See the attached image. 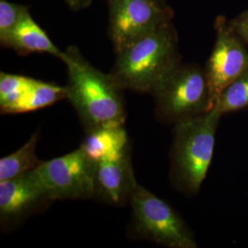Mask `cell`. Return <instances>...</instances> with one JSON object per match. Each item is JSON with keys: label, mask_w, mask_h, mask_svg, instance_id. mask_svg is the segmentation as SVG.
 I'll use <instances>...</instances> for the list:
<instances>
[{"label": "cell", "mask_w": 248, "mask_h": 248, "mask_svg": "<svg viewBox=\"0 0 248 248\" xmlns=\"http://www.w3.org/2000/svg\"><path fill=\"white\" fill-rule=\"evenodd\" d=\"M97 163L79 146L62 156L43 161L33 169L53 201L93 199Z\"/></svg>", "instance_id": "cell-7"}, {"label": "cell", "mask_w": 248, "mask_h": 248, "mask_svg": "<svg viewBox=\"0 0 248 248\" xmlns=\"http://www.w3.org/2000/svg\"><path fill=\"white\" fill-rule=\"evenodd\" d=\"M164 124H179L212 110L206 73L197 63L180 62L151 93Z\"/></svg>", "instance_id": "cell-4"}, {"label": "cell", "mask_w": 248, "mask_h": 248, "mask_svg": "<svg viewBox=\"0 0 248 248\" xmlns=\"http://www.w3.org/2000/svg\"><path fill=\"white\" fill-rule=\"evenodd\" d=\"M214 108L222 116L248 108V66L223 90Z\"/></svg>", "instance_id": "cell-15"}, {"label": "cell", "mask_w": 248, "mask_h": 248, "mask_svg": "<svg viewBox=\"0 0 248 248\" xmlns=\"http://www.w3.org/2000/svg\"><path fill=\"white\" fill-rule=\"evenodd\" d=\"M62 62L67 68L66 99L75 108L86 133L124 126V90L111 75L91 64L74 45L65 49Z\"/></svg>", "instance_id": "cell-1"}, {"label": "cell", "mask_w": 248, "mask_h": 248, "mask_svg": "<svg viewBox=\"0 0 248 248\" xmlns=\"http://www.w3.org/2000/svg\"><path fill=\"white\" fill-rule=\"evenodd\" d=\"M129 203L132 207V220L128 230L131 237L169 248L198 247L194 234L180 214L138 182Z\"/></svg>", "instance_id": "cell-5"}, {"label": "cell", "mask_w": 248, "mask_h": 248, "mask_svg": "<svg viewBox=\"0 0 248 248\" xmlns=\"http://www.w3.org/2000/svg\"><path fill=\"white\" fill-rule=\"evenodd\" d=\"M67 96L65 86L42 80H32L31 87L19 98L17 103L11 107L7 114H17L35 111L65 99Z\"/></svg>", "instance_id": "cell-13"}, {"label": "cell", "mask_w": 248, "mask_h": 248, "mask_svg": "<svg viewBox=\"0 0 248 248\" xmlns=\"http://www.w3.org/2000/svg\"><path fill=\"white\" fill-rule=\"evenodd\" d=\"M108 33L115 53L173 21L174 10L162 0H106Z\"/></svg>", "instance_id": "cell-6"}, {"label": "cell", "mask_w": 248, "mask_h": 248, "mask_svg": "<svg viewBox=\"0 0 248 248\" xmlns=\"http://www.w3.org/2000/svg\"><path fill=\"white\" fill-rule=\"evenodd\" d=\"M136 184L130 151L119 159L97 163L93 199L113 206H124L130 202Z\"/></svg>", "instance_id": "cell-10"}, {"label": "cell", "mask_w": 248, "mask_h": 248, "mask_svg": "<svg viewBox=\"0 0 248 248\" xmlns=\"http://www.w3.org/2000/svg\"><path fill=\"white\" fill-rule=\"evenodd\" d=\"M162 1H165V2H166V1H167V0H162Z\"/></svg>", "instance_id": "cell-20"}, {"label": "cell", "mask_w": 248, "mask_h": 248, "mask_svg": "<svg viewBox=\"0 0 248 248\" xmlns=\"http://www.w3.org/2000/svg\"><path fill=\"white\" fill-rule=\"evenodd\" d=\"M40 133L36 131L19 149L0 160V182L22 176L37 169L43 161L36 155Z\"/></svg>", "instance_id": "cell-14"}, {"label": "cell", "mask_w": 248, "mask_h": 248, "mask_svg": "<svg viewBox=\"0 0 248 248\" xmlns=\"http://www.w3.org/2000/svg\"><path fill=\"white\" fill-rule=\"evenodd\" d=\"M30 12L29 6L0 0V44L5 45L22 18Z\"/></svg>", "instance_id": "cell-17"}, {"label": "cell", "mask_w": 248, "mask_h": 248, "mask_svg": "<svg viewBox=\"0 0 248 248\" xmlns=\"http://www.w3.org/2000/svg\"><path fill=\"white\" fill-rule=\"evenodd\" d=\"M180 62L177 30L172 21L116 53L109 74L124 90L151 95Z\"/></svg>", "instance_id": "cell-2"}, {"label": "cell", "mask_w": 248, "mask_h": 248, "mask_svg": "<svg viewBox=\"0 0 248 248\" xmlns=\"http://www.w3.org/2000/svg\"><path fill=\"white\" fill-rule=\"evenodd\" d=\"M68 8L73 11H79L87 9L92 4V0H63Z\"/></svg>", "instance_id": "cell-19"}, {"label": "cell", "mask_w": 248, "mask_h": 248, "mask_svg": "<svg viewBox=\"0 0 248 248\" xmlns=\"http://www.w3.org/2000/svg\"><path fill=\"white\" fill-rule=\"evenodd\" d=\"M80 146L96 163L119 159L131 151L129 136L124 126L102 128L87 133Z\"/></svg>", "instance_id": "cell-12"}, {"label": "cell", "mask_w": 248, "mask_h": 248, "mask_svg": "<svg viewBox=\"0 0 248 248\" xmlns=\"http://www.w3.org/2000/svg\"><path fill=\"white\" fill-rule=\"evenodd\" d=\"M216 39L204 68L208 80L213 109L223 90L248 66L246 44L232 30L228 21L218 17L215 21Z\"/></svg>", "instance_id": "cell-8"}, {"label": "cell", "mask_w": 248, "mask_h": 248, "mask_svg": "<svg viewBox=\"0 0 248 248\" xmlns=\"http://www.w3.org/2000/svg\"><path fill=\"white\" fill-rule=\"evenodd\" d=\"M53 198L33 172L0 182V225L3 232L20 224L53 203Z\"/></svg>", "instance_id": "cell-9"}, {"label": "cell", "mask_w": 248, "mask_h": 248, "mask_svg": "<svg viewBox=\"0 0 248 248\" xmlns=\"http://www.w3.org/2000/svg\"><path fill=\"white\" fill-rule=\"evenodd\" d=\"M33 78L8 74L1 72L0 74V108L3 114H7L9 108L23 96L31 87Z\"/></svg>", "instance_id": "cell-16"}, {"label": "cell", "mask_w": 248, "mask_h": 248, "mask_svg": "<svg viewBox=\"0 0 248 248\" xmlns=\"http://www.w3.org/2000/svg\"><path fill=\"white\" fill-rule=\"evenodd\" d=\"M228 24L240 39L248 45V9L243 11L233 19L228 21Z\"/></svg>", "instance_id": "cell-18"}, {"label": "cell", "mask_w": 248, "mask_h": 248, "mask_svg": "<svg viewBox=\"0 0 248 248\" xmlns=\"http://www.w3.org/2000/svg\"><path fill=\"white\" fill-rule=\"evenodd\" d=\"M2 47L12 49L20 55L49 53L61 61L64 56V51L56 47L45 31L36 23L30 12L22 18Z\"/></svg>", "instance_id": "cell-11"}, {"label": "cell", "mask_w": 248, "mask_h": 248, "mask_svg": "<svg viewBox=\"0 0 248 248\" xmlns=\"http://www.w3.org/2000/svg\"><path fill=\"white\" fill-rule=\"evenodd\" d=\"M222 115L213 108L203 115L174 125L170 179L186 196L199 192L213 161L216 132Z\"/></svg>", "instance_id": "cell-3"}]
</instances>
